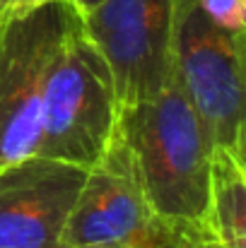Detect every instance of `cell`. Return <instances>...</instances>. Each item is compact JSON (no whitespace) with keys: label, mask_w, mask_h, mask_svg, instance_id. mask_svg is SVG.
Returning <instances> with one entry per match:
<instances>
[{"label":"cell","mask_w":246,"mask_h":248,"mask_svg":"<svg viewBox=\"0 0 246 248\" xmlns=\"http://www.w3.org/2000/svg\"><path fill=\"white\" fill-rule=\"evenodd\" d=\"M78 19L68 0H51L0 22V166L36 152L46 80Z\"/></svg>","instance_id":"obj_4"},{"label":"cell","mask_w":246,"mask_h":248,"mask_svg":"<svg viewBox=\"0 0 246 248\" xmlns=\"http://www.w3.org/2000/svg\"><path fill=\"white\" fill-rule=\"evenodd\" d=\"M73 7H75V12L80 15V17H84V15H89L92 10H97L104 0H68Z\"/></svg>","instance_id":"obj_11"},{"label":"cell","mask_w":246,"mask_h":248,"mask_svg":"<svg viewBox=\"0 0 246 248\" xmlns=\"http://www.w3.org/2000/svg\"><path fill=\"white\" fill-rule=\"evenodd\" d=\"M84 173L41 155L0 166V248H63Z\"/></svg>","instance_id":"obj_7"},{"label":"cell","mask_w":246,"mask_h":248,"mask_svg":"<svg viewBox=\"0 0 246 248\" xmlns=\"http://www.w3.org/2000/svg\"><path fill=\"white\" fill-rule=\"evenodd\" d=\"M68 246L176 248V222L152 207L121 125L84 173L63 232Z\"/></svg>","instance_id":"obj_3"},{"label":"cell","mask_w":246,"mask_h":248,"mask_svg":"<svg viewBox=\"0 0 246 248\" xmlns=\"http://www.w3.org/2000/svg\"><path fill=\"white\" fill-rule=\"evenodd\" d=\"M148 198L169 222L205 219L210 140L181 82L174 53L160 92L118 111Z\"/></svg>","instance_id":"obj_1"},{"label":"cell","mask_w":246,"mask_h":248,"mask_svg":"<svg viewBox=\"0 0 246 248\" xmlns=\"http://www.w3.org/2000/svg\"><path fill=\"white\" fill-rule=\"evenodd\" d=\"M118 125V99L106 61L78 19L44 89L39 145L34 155L89 169Z\"/></svg>","instance_id":"obj_2"},{"label":"cell","mask_w":246,"mask_h":248,"mask_svg":"<svg viewBox=\"0 0 246 248\" xmlns=\"http://www.w3.org/2000/svg\"><path fill=\"white\" fill-rule=\"evenodd\" d=\"M46 2H51V0H0V22L27 15V12H32V10L46 5Z\"/></svg>","instance_id":"obj_10"},{"label":"cell","mask_w":246,"mask_h":248,"mask_svg":"<svg viewBox=\"0 0 246 248\" xmlns=\"http://www.w3.org/2000/svg\"><path fill=\"white\" fill-rule=\"evenodd\" d=\"M176 248H227L210 229L208 219L176 222Z\"/></svg>","instance_id":"obj_9"},{"label":"cell","mask_w":246,"mask_h":248,"mask_svg":"<svg viewBox=\"0 0 246 248\" xmlns=\"http://www.w3.org/2000/svg\"><path fill=\"white\" fill-rule=\"evenodd\" d=\"M171 53L210 145L244 152V36L217 27L196 0H174Z\"/></svg>","instance_id":"obj_5"},{"label":"cell","mask_w":246,"mask_h":248,"mask_svg":"<svg viewBox=\"0 0 246 248\" xmlns=\"http://www.w3.org/2000/svg\"><path fill=\"white\" fill-rule=\"evenodd\" d=\"M68 248H111V246H68Z\"/></svg>","instance_id":"obj_12"},{"label":"cell","mask_w":246,"mask_h":248,"mask_svg":"<svg viewBox=\"0 0 246 248\" xmlns=\"http://www.w3.org/2000/svg\"><path fill=\"white\" fill-rule=\"evenodd\" d=\"M80 22L109 65L118 111L160 92L171 63L174 0H104Z\"/></svg>","instance_id":"obj_6"},{"label":"cell","mask_w":246,"mask_h":248,"mask_svg":"<svg viewBox=\"0 0 246 248\" xmlns=\"http://www.w3.org/2000/svg\"><path fill=\"white\" fill-rule=\"evenodd\" d=\"M205 219L227 248H246V169L244 152L210 150Z\"/></svg>","instance_id":"obj_8"}]
</instances>
